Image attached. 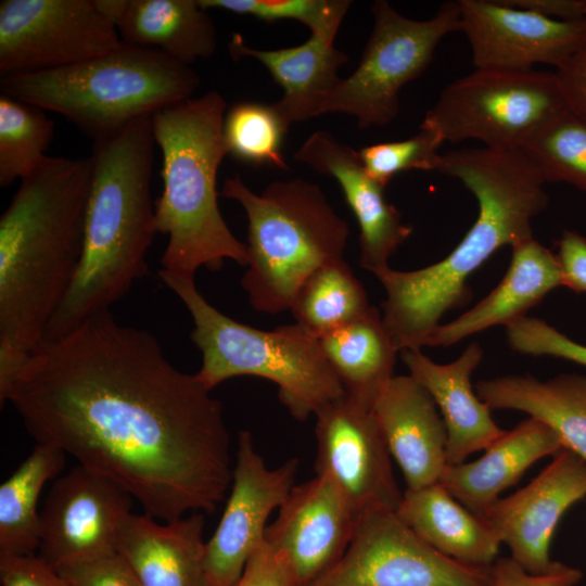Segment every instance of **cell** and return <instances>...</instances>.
<instances>
[{
  "mask_svg": "<svg viewBox=\"0 0 586 586\" xmlns=\"http://www.w3.org/2000/svg\"><path fill=\"white\" fill-rule=\"evenodd\" d=\"M37 444L124 487L166 522L212 513L231 486L222 405L146 330L95 314L44 340L4 390Z\"/></svg>",
  "mask_w": 586,
  "mask_h": 586,
  "instance_id": "1",
  "label": "cell"
},
{
  "mask_svg": "<svg viewBox=\"0 0 586 586\" xmlns=\"http://www.w3.org/2000/svg\"><path fill=\"white\" fill-rule=\"evenodd\" d=\"M91 157L46 156L0 218V391L43 342L77 273Z\"/></svg>",
  "mask_w": 586,
  "mask_h": 586,
  "instance_id": "2",
  "label": "cell"
},
{
  "mask_svg": "<svg viewBox=\"0 0 586 586\" xmlns=\"http://www.w3.org/2000/svg\"><path fill=\"white\" fill-rule=\"evenodd\" d=\"M436 171L459 180L474 195L479 213L442 260L412 271L373 272L386 293L382 318L399 352L426 346L441 318L469 300L470 275L498 249L532 238V220L548 205L546 181L522 150H449Z\"/></svg>",
  "mask_w": 586,
  "mask_h": 586,
  "instance_id": "3",
  "label": "cell"
},
{
  "mask_svg": "<svg viewBox=\"0 0 586 586\" xmlns=\"http://www.w3.org/2000/svg\"><path fill=\"white\" fill-rule=\"evenodd\" d=\"M151 117L135 118L93 141L82 256L44 340L110 310L148 273L146 255L157 233L151 194L156 144Z\"/></svg>",
  "mask_w": 586,
  "mask_h": 586,
  "instance_id": "4",
  "label": "cell"
},
{
  "mask_svg": "<svg viewBox=\"0 0 586 586\" xmlns=\"http://www.w3.org/2000/svg\"><path fill=\"white\" fill-rule=\"evenodd\" d=\"M226 107L222 95L211 90L152 114L163 156L155 228L168 237L161 258L165 271L194 277L199 268L218 270L227 259L246 267V246L227 226L217 202V173L228 154Z\"/></svg>",
  "mask_w": 586,
  "mask_h": 586,
  "instance_id": "5",
  "label": "cell"
},
{
  "mask_svg": "<svg viewBox=\"0 0 586 586\" xmlns=\"http://www.w3.org/2000/svg\"><path fill=\"white\" fill-rule=\"evenodd\" d=\"M199 75L165 53L122 42L64 67L2 76L1 93L64 116L93 141L193 98Z\"/></svg>",
  "mask_w": 586,
  "mask_h": 586,
  "instance_id": "6",
  "label": "cell"
},
{
  "mask_svg": "<svg viewBox=\"0 0 586 586\" xmlns=\"http://www.w3.org/2000/svg\"><path fill=\"white\" fill-rule=\"evenodd\" d=\"M220 194L237 201L247 218L241 285L255 310H290L297 290L316 269L343 258L348 225L318 184L294 178L271 182L256 194L235 175L225 180Z\"/></svg>",
  "mask_w": 586,
  "mask_h": 586,
  "instance_id": "7",
  "label": "cell"
},
{
  "mask_svg": "<svg viewBox=\"0 0 586 586\" xmlns=\"http://www.w3.org/2000/svg\"><path fill=\"white\" fill-rule=\"evenodd\" d=\"M158 277L192 318L190 339L202 354L195 375L208 391L239 375L269 380L277 384L282 405L298 421L345 395L319 339L300 324L255 329L211 305L193 276L161 269Z\"/></svg>",
  "mask_w": 586,
  "mask_h": 586,
  "instance_id": "8",
  "label": "cell"
},
{
  "mask_svg": "<svg viewBox=\"0 0 586 586\" xmlns=\"http://www.w3.org/2000/svg\"><path fill=\"white\" fill-rule=\"evenodd\" d=\"M371 12L373 28L357 68L302 105L292 123L343 113L362 129L388 125L398 114L402 88L426 69L444 37L461 29L458 0L424 21L402 15L384 0L374 1Z\"/></svg>",
  "mask_w": 586,
  "mask_h": 586,
  "instance_id": "9",
  "label": "cell"
},
{
  "mask_svg": "<svg viewBox=\"0 0 586 586\" xmlns=\"http://www.w3.org/2000/svg\"><path fill=\"white\" fill-rule=\"evenodd\" d=\"M564 110L553 72L475 68L442 90L421 124L444 142L522 150Z\"/></svg>",
  "mask_w": 586,
  "mask_h": 586,
  "instance_id": "10",
  "label": "cell"
},
{
  "mask_svg": "<svg viewBox=\"0 0 586 586\" xmlns=\"http://www.w3.org/2000/svg\"><path fill=\"white\" fill-rule=\"evenodd\" d=\"M122 44L99 0H2V76L75 64Z\"/></svg>",
  "mask_w": 586,
  "mask_h": 586,
  "instance_id": "11",
  "label": "cell"
},
{
  "mask_svg": "<svg viewBox=\"0 0 586 586\" xmlns=\"http://www.w3.org/2000/svg\"><path fill=\"white\" fill-rule=\"evenodd\" d=\"M305 586H492V566L446 557L395 512L375 511L358 515L340 561Z\"/></svg>",
  "mask_w": 586,
  "mask_h": 586,
  "instance_id": "12",
  "label": "cell"
},
{
  "mask_svg": "<svg viewBox=\"0 0 586 586\" xmlns=\"http://www.w3.org/2000/svg\"><path fill=\"white\" fill-rule=\"evenodd\" d=\"M315 416L316 474L334 483L357 517L396 512L404 494L373 409L345 394Z\"/></svg>",
  "mask_w": 586,
  "mask_h": 586,
  "instance_id": "13",
  "label": "cell"
},
{
  "mask_svg": "<svg viewBox=\"0 0 586 586\" xmlns=\"http://www.w3.org/2000/svg\"><path fill=\"white\" fill-rule=\"evenodd\" d=\"M132 496L81 464L52 484L40 513L39 556L55 570L115 552Z\"/></svg>",
  "mask_w": 586,
  "mask_h": 586,
  "instance_id": "14",
  "label": "cell"
},
{
  "mask_svg": "<svg viewBox=\"0 0 586 586\" xmlns=\"http://www.w3.org/2000/svg\"><path fill=\"white\" fill-rule=\"evenodd\" d=\"M298 460L269 469L255 450L249 431L238 434L231 492L215 533L205 543L208 586H235L244 568L265 540L266 522L294 486Z\"/></svg>",
  "mask_w": 586,
  "mask_h": 586,
  "instance_id": "15",
  "label": "cell"
},
{
  "mask_svg": "<svg viewBox=\"0 0 586 586\" xmlns=\"http://www.w3.org/2000/svg\"><path fill=\"white\" fill-rule=\"evenodd\" d=\"M475 68L530 71L561 66L585 41L586 18L560 21L506 0H458Z\"/></svg>",
  "mask_w": 586,
  "mask_h": 586,
  "instance_id": "16",
  "label": "cell"
},
{
  "mask_svg": "<svg viewBox=\"0 0 586 586\" xmlns=\"http://www.w3.org/2000/svg\"><path fill=\"white\" fill-rule=\"evenodd\" d=\"M586 496V462L563 448L525 487L498 498L481 515L525 571L543 574L556 527L565 511Z\"/></svg>",
  "mask_w": 586,
  "mask_h": 586,
  "instance_id": "17",
  "label": "cell"
},
{
  "mask_svg": "<svg viewBox=\"0 0 586 586\" xmlns=\"http://www.w3.org/2000/svg\"><path fill=\"white\" fill-rule=\"evenodd\" d=\"M266 527L265 540L289 559L297 586H305L334 566L353 538L357 514L327 476L294 485Z\"/></svg>",
  "mask_w": 586,
  "mask_h": 586,
  "instance_id": "18",
  "label": "cell"
},
{
  "mask_svg": "<svg viewBox=\"0 0 586 586\" xmlns=\"http://www.w3.org/2000/svg\"><path fill=\"white\" fill-rule=\"evenodd\" d=\"M295 158L322 175L333 177L359 226V263L372 273L388 267V259L411 235L402 213L390 204L384 187L366 173L359 152L326 130L313 132Z\"/></svg>",
  "mask_w": 586,
  "mask_h": 586,
  "instance_id": "19",
  "label": "cell"
},
{
  "mask_svg": "<svg viewBox=\"0 0 586 586\" xmlns=\"http://www.w3.org/2000/svg\"><path fill=\"white\" fill-rule=\"evenodd\" d=\"M373 412L407 489L438 483L447 466V432L428 391L411 375L393 377Z\"/></svg>",
  "mask_w": 586,
  "mask_h": 586,
  "instance_id": "20",
  "label": "cell"
},
{
  "mask_svg": "<svg viewBox=\"0 0 586 586\" xmlns=\"http://www.w3.org/2000/svg\"><path fill=\"white\" fill-rule=\"evenodd\" d=\"M472 342L454 361L441 365L421 349H403L400 357L411 375L438 407L447 432V464L463 462L471 454L486 449L506 431L491 416V408L474 393L471 374L483 358Z\"/></svg>",
  "mask_w": 586,
  "mask_h": 586,
  "instance_id": "21",
  "label": "cell"
},
{
  "mask_svg": "<svg viewBox=\"0 0 586 586\" xmlns=\"http://www.w3.org/2000/svg\"><path fill=\"white\" fill-rule=\"evenodd\" d=\"M204 525L202 512L165 524L148 513L131 512L118 530L115 550L141 586H208Z\"/></svg>",
  "mask_w": 586,
  "mask_h": 586,
  "instance_id": "22",
  "label": "cell"
},
{
  "mask_svg": "<svg viewBox=\"0 0 586 586\" xmlns=\"http://www.w3.org/2000/svg\"><path fill=\"white\" fill-rule=\"evenodd\" d=\"M511 250V263L500 283L458 318L440 324L426 346L448 347L492 327H507L525 317L550 291L562 285L557 255L534 237Z\"/></svg>",
  "mask_w": 586,
  "mask_h": 586,
  "instance_id": "23",
  "label": "cell"
},
{
  "mask_svg": "<svg viewBox=\"0 0 586 586\" xmlns=\"http://www.w3.org/2000/svg\"><path fill=\"white\" fill-rule=\"evenodd\" d=\"M122 42L158 50L191 65L211 58L217 35L199 0H99Z\"/></svg>",
  "mask_w": 586,
  "mask_h": 586,
  "instance_id": "24",
  "label": "cell"
},
{
  "mask_svg": "<svg viewBox=\"0 0 586 586\" xmlns=\"http://www.w3.org/2000/svg\"><path fill=\"white\" fill-rule=\"evenodd\" d=\"M561 449L559 436L547 424L530 417L506 431L480 459L447 464L438 483L469 510L481 514L535 461Z\"/></svg>",
  "mask_w": 586,
  "mask_h": 586,
  "instance_id": "25",
  "label": "cell"
},
{
  "mask_svg": "<svg viewBox=\"0 0 586 586\" xmlns=\"http://www.w3.org/2000/svg\"><path fill=\"white\" fill-rule=\"evenodd\" d=\"M423 542L461 563L492 566L501 542L479 514L441 483L406 489L395 512Z\"/></svg>",
  "mask_w": 586,
  "mask_h": 586,
  "instance_id": "26",
  "label": "cell"
},
{
  "mask_svg": "<svg viewBox=\"0 0 586 586\" xmlns=\"http://www.w3.org/2000/svg\"><path fill=\"white\" fill-rule=\"evenodd\" d=\"M491 409H514L547 424L563 448L586 462V377L560 374L547 381L531 375H506L475 384Z\"/></svg>",
  "mask_w": 586,
  "mask_h": 586,
  "instance_id": "27",
  "label": "cell"
},
{
  "mask_svg": "<svg viewBox=\"0 0 586 586\" xmlns=\"http://www.w3.org/2000/svg\"><path fill=\"white\" fill-rule=\"evenodd\" d=\"M336 33L311 34L300 46L258 50L247 46L241 34H233L228 48L233 59L252 58L260 62L284 91L271 104L289 129L294 113L316 95L331 89L341 78L337 72L347 63L345 53L334 46Z\"/></svg>",
  "mask_w": 586,
  "mask_h": 586,
  "instance_id": "28",
  "label": "cell"
},
{
  "mask_svg": "<svg viewBox=\"0 0 586 586\" xmlns=\"http://www.w3.org/2000/svg\"><path fill=\"white\" fill-rule=\"evenodd\" d=\"M319 341L345 394L373 409L394 377L399 352L379 310L372 306L362 317Z\"/></svg>",
  "mask_w": 586,
  "mask_h": 586,
  "instance_id": "29",
  "label": "cell"
},
{
  "mask_svg": "<svg viewBox=\"0 0 586 586\" xmlns=\"http://www.w3.org/2000/svg\"><path fill=\"white\" fill-rule=\"evenodd\" d=\"M65 456L60 448L36 444L0 485V552L35 555L40 545L38 499L44 484L62 472Z\"/></svg>",
  "mask_w": 586,
  "mask_h": 586,
  "instance_id": "30",
  "label": "cell"
},
{
  "mask_svg": "<svg viewBox=\"0 0 586 586\" xmlns=\"http://www.w3.org/2000/svg\"><path fill=\"white\" fill-rule=\"evenodd\" d=\"M366 290L344 258L316 269L291 305L295 323L317 339L362 317L370 309Z\"/></svg>",
  "mask_w": 586,
  "mask_h": 586,
  "instance_id": "31",
  "label": "cell"
},
{
  "mask_svg": "<svg viewBox=\"0 0 586 586\" xmlns=\"http://www.w3.org/2000/svg\"><path fill=\"white\" fill-rule=\"evenodd\" d=\"M54 123L44 110L0 94V187L30 174L47 156Z\"/></svg>",
  "mask_w": 586,
  "mask_h": 586,
  "instance_id": "32",
  "label": "cell"
},
{
  "mask_svg": "<svg viewBox=\"0 0 586 586\" xmlns=\"http://www.w3.org/2000/svg\"><path fill=\"white\" fill-rule=\"evenodd\" d=\"M546 182H565L586 192V123L559 113L522 148Z\"/></svg>",
  "mask_w": 586,
  "mask_h": 586,
  "instance_id": "33",
  "label": "cell"
},
{
  "mask_svg": "<svg viewBox=\"0 0 586 586\" xmlns=\"http://www.w3.org/2000/svg\"><path fill=\"white\" fill-rule=\"evenodd\" d=\"M286 132L288 128L272 105L240 102L225 116L224 137L228 154L246 163L289 169L281 153Z\"/></svg>",
  "mask_w": 586,
  "mask_h": 586,
  "instance_id": "34",
  "label": "cell"
},
{
  "mask_svg": "<svg viewBox=\"0 0 586 586\" xmlns=\"http://www.w3.org/2000/svg\"><path fill=\"white\" fill-rule=\"evenodd\" d=\"M206 10L219 9L266 22L295 20L311 34L336 33L349 0H199Z\"/></svg>",
  "mask_w": 586,
  "mask_h": 586,
  "instance_id": "35",
  "label": "cell"
},
{
  "mask_svg": "<svg viewBox=\"0 0 586 586\" xmlns=\"http://www.w3.org/2000/svg\"><path fill=\"white\" fill-rule=\"evenodd\" d=\"M445 143L432 128L421 124L419 132L406 140L367 145L359 151L366 173L382 187L395 175L408 170H437Z\"/></svg>",
  "mask_w": 586,
  "mask_h": 586,
  "instance_id": "36",
  "label": "cell"
},
{
  "mask_svg": "<svg viewBox=\"0 0 586 586\" xmlns=\"http://www.w3.org/2000/svg\"><path fill=\"white\" fill-rule=\"evenodd\" d=\"M509 346L517 353L553 356L586 368V345L579 344L546 321L523 317L506 327Z\"/></svg>",
  "mask_w": 586,
  "mask_h": 586,
  "instance_id": "37",
  "label": "cell"
},
{
  "mask_svg": "<svg viewBox=\"0 0 586 586\" xmlns=\"http://www.w3.org/2000/svg\"><path fill=\"white\" fill-rule=\"evenodd\" d=\"M71 586H141L118 552L56 570Z\"/></svg>",
  "mask_w": 586,
  "mask_h": 586,
  "instance_id": "38",
  "label": "cell"
},
{
  "mask_svg": "<svg viewBox=\"0 0 586 586\" xmlns=\"http://www.w3.org/2000/svg\"><path fill=\"white\" fill-rule=\"evenodd\" d=\"M235 586H297L288 557L264 540L249 559Z\"/></svg>",
  "mask_w": 586,
  "mask_h": 586,
  "instance_id": "39",
  "label": "cell"
},
{
  "mask_svg": "<svg viewBox=\"0 0 586 586\" xmlns=\"http://www.w3.org/2000/svg\"><path fill=\"white\" fill-rule=\"evenodd\" d=\"M583 573L557 562L548 572L532 574L512 558H499L492 565V586H576Z\"/></svg>",
  "mask_w": 586,
  "mask_h": 586,
  "instance_id": "40",
  "label": "cell"
},
{
  "mask_svg": "<svg viewBox=\"0 0 586 586\" xmlns=\"http://www.w3.org/2000/svg\"><path fill=\"white\" fill-rule=\"evenodd\" d=\"M1 586H71L39 555L0 552Z\"/></svg>",
  "mask_w": 586,
  "mask_h": 586,
  "instance_id": "41",
  "label": "cell"
},
{
  "mask_svg": "<svg viewBox=\"0 0 586 586\" xmlns=\"http://www.w3.org/2000/svg\"><path fill=\"white\" fill-rule=\"evenodd\" d=\"M553 75L565 110L586 123V41Z\"/></svg>",
  "mask_w": 586,
  "mask_h": 586,
  "instance_id": "42",
  "label": "cell"
},
{
  "mask_svg": "<svg viewBox=\"0 0 586 586\" xmlns=\"http://www.w3.org/2000/svg\"><path fill=\"white\" fill-rule=\"evenodd\" d=\"M557 246L562 285L576 293H586V238L576 231L564 230Z\"/></svg>",
  "mask_w": 586,
  "mask_h": 586,
  "instance_id": "43",
  "label": "cell"
},
{
  "mask_svg": "<svg viewBox=\"0 0 586 586\" xmlns=\"http://www.w3.org/2000/svg\"><path fill=\"white\" fill-rule=\"evenodd\" d=\"M509 4L531 10L560 21L586 18V0H506Z\"/></svg>",
  "mask_w": 586,
  "mask_h": 586,
  "instance_id": "44",
  "label": "cell"
}]
</instances>
